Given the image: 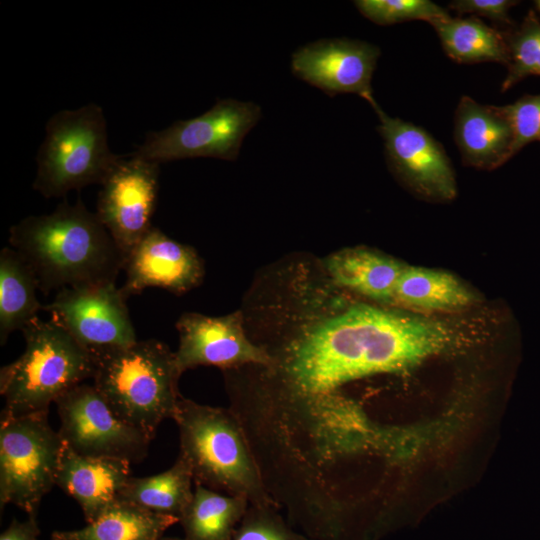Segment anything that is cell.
<instances>
[{
    "label": "cell",
    "mask_w": 540,
    "mask_h": 540,
    "mask_svg": "<svg viewBox=\"0 0 540 540\" xmlns=\"http://www.w3.org/2000/svg\"><path fill=\"white\" fill-rule=\"evenodd\" d=\"M38 284L34 273L11 246L0 251V343L11 333L22 331L38 317L43 305L37 298Z\"/></svg>",
    "instance_id": "44dd1931"
},
{
    "label": "cell",
    "mask_w": 540,
    "mask_h": 540,
    "mask_svg": "<svg viewBox=\"0 0 540 540\" xmlns=\"http://www.w3.org/2000/svg\"><path fill=\"white\" fill-rule=\"evenodd\" d=\"M536 4H537V6H538V8H539V10H540V0L537 1Z\"/></svg>",
    "instance_id": "1f68e13d"
},
{
    "label": "cell",
    "mask_w": 540,
    "mask_h": 540,
    "mask_svg": "<svg viewBox=\"0 0 540 540\" xmlns=\"http://www.w3.org/2000/svg\"><path fill=\"white\" fill-rule=\"evenodd\" d=\"M130 464L116 458L80 455L64 444L56 486L77 501L89 523L118 499L131 477Z\"/></svg>",
    "instance_id": "2e32d148"
},
{
    "label": "cell",
    "mask_w": 540,
    "mask_h": 540,
    "mask_svg": "<svg viewBox=\"0 0 540 540\" xmlns=\"http://www.w3.org/2000/svg\"><path fill=\"white\" fill-rule=\"evenodd\" d=\"M454 136L466 165L493 170L511 158L513 134L502 106L463 96L455 112Z\"/></svg>",
    "instance_id": "e0dca14e"
},
{
    "label": "cell",
    "mask_w": 540,
    "mask_h": 540,
    "mask_svg": "<svg viewBox=\"0 0 540 540\" xmlns=\"http://www.w3.org/2000/svg\"><path fill=\"white\" fill-rule=\"evenodd\" d=\"M451 59L458 63L498 62L507 66L508 46L504 32L476 16L437 20L431 24Z\"/></svg>",
    "instance_id": "603a6c76"
},
{
    "label": "cell",
    "mask_w": 540,
    "mask_h": 540,
    "mask_svg": "<svg viewBox=\"0 0 540 540\" xmlns=\"http://www.w3.org/2000/svg\"><path fill=\"white\" fill-rule=\"evenodd\" d=\"M326 267L340 286L372 300L391 304L406 265L389 256L355 248L332 254L326 261Z\"/></svg>",
    "instance_id": "ac0fdd59"
},
{
    "label": "cell",
    "mask_w": 540,
    "mask_h": 540,
    "mask_svg": "<svg viewBox=\"0 0 540 540\" xmlns=\"http://www.w3.org/2000/svg\"><path fill=\"white\" fill-rule=\"evenodd\" d=\"M127 300L116 283L64 288L43 305V310L95 354L137 341Z\"/></svg>",
    "instance_id": "8fae6325"
},
{
    "label": "cell",
    "mask_w": 540,
    "mask_h": 540,
    "mask_svg": "<svg viewBox=\"0 0 540 540\" xmlns=\"http://www.w3.org/2000/svg\"><path fill=\"white\" fill-rule=\"evenodd\" d=\"M388 164L398 178L423 198L449 201L456 196V180L442 145L423 128L388 116L375 102Z\"/></svg>",
    "instance_id": "7c38bea8"
},
{
    "label": "cell",
    "mask_w": 540,
    "mask_h": 540,
    "mask_svg": "<svg viewBox=\"0 0 540 540\" xmlns=\"http://www.w3.org/2000/svg\"><path fill=\"white\" fill-rule=\"evenodd\" d=\"M24 352L0 369L1 415L48 411L73 387L91 378L94 356L53 320L33 319L21 331Z\"/></svg>",
    "instance_id": "5b68a950"
},
{
    "label": "cell",
    "mask_w": 540,
    "mask_h": 540,
    "mask_svg": "<svg viewBox=\"0 0 540 540\" xmlns=\"http://www.w3.org/2000/svg\"><path fill=\"white\" fill-rule=\"evenodd\" d=\"M159 174L160 164L123 155L101 184L95 213L125 258L153 227Z\"/></svg>",
    "instance_id": "30bf717a"
},
{
    "label": "cell",
    "mask_w": 540,
    "mask_h": 540,
    "mask_svg": "<svg viewBox=\"0 0 540 540\" xmlns=\"http://www.w3.org/2000/svg\"><path fill=\"white\" fill-rule=\"evenodd\" d=\"M380 49L347 38L322 39L300 47L291 61L292 72L303 81L334 96L354 93L373 105L371 79Z\"/></svg>",
    "instance_id": "5bb4252c"
},
{
    "label": "cell",
    "mask_w": 540,
    "mask_h": 540,
    "mask_svg": "<svg viewBox=\"0 0 540 540\" xmlns=\"http://www.w3.org/2000/svg\"><path fill=\"white\" fill-rule=\"evenodd\" d=\"M39 529L35 516L19 522L13 520L8 528L1 534L0 540H39Z\"/></svg>",
    "instance_id": "f546056e"
},
{
    "label": "cell",
    "mask_w": 540,
    "mask_h": 540,
    "mask_svg": "<svg viewBox=\"0 0 540 540\" xmlns=\"http://www.w3.org/2000/svg\"><path fill=\"white\" fill-rule=\"evenodd\" d=\"M122 158L110 150L99 105L91 102L58 111L47 121L36 154L33 189L45 198H58L91 184L101 185Z\"/></svg>",
    "instance_id": "8992f818"
},
{
    "label": "cell",
    "mask_w": 540,
    "mask_h": 540,
    "mask_svg": "<svg viewBox=\"0 0 540 540\" xmlns=\"http://www.w3.org/2000/svg\"><path fill=\"white\" fill-rule=\"evenodd\" d=\"M260 117L255 103L218 100L200 116L148 132L131 155L158 164L198 157L235 160L244 137Z\"/></svg>",
    "instance_id": "ba28073f"
},
{
    "label": "cell",
    "mask_w": 540,
    "mask_h": 540,
    "mask_svg": "<svg viewBox=\"0 0 540 540\" xmlns=\"http://www.w3.org/2000/svg\"><path fill=\"white\" fill-rule=\"evenodd\" d=\"M193 496L180 516L185 540H232L250 503L194 484Z\"/></svg>",
    "instance_id": "7402d4cb"
},
{
    "label": "cell",
    "mask_w": 540,
    "mask_h": 540,
    "mask_svg": "<svg viewBox=\"0 0 540 540\" xmlns=\"http://www.w3.org/2000/svg\"><path fill=\"white\" fill-rule=\"evenodd\" d=\"M242 324L240 312L219 317L181 315L176 323L179 345L174 352L179 373L198 366H215L223 371L248 365L270 367V353L247 338Z\"/></svg>",
    "instance_id": "4fadbf2b"
},
{
    "label": "cell",
    "mask_w": 540,
    "mask_h": 540,
    "mask_svg": "<svg viewBox=\"0 0 540 540\" xmlns=\"http://www.w3.org/2000/svg\"><path fill=\"white\" fill-rule=\"evenodd\" d=\"M508 46V72L502 92L530 75H540V21L529 11L520 27L503 31Z\"/></svg>",
    "instance_id": "d4e9b609"
},
{
    "label": "cell",
    "mask_w": 540,
    "mask_h": 540,
    "mask_svg": "<svg viewBox=\"0 0 540 540\" xmlns=\"http://www.w3.org/2000/svg\"><path fill=\"white\" fill-rule=\"evenodd\" d=\"M179 522L175 516L153 512L117 499L86 526L55 531L52 540H159Z\"/></svg>",
    "instance_id": "d6986e66"
},
{
    "label": "cell",
    "mask_w": 540,
    "mask_h": 540,
    "mask_svg": "<svg viewBox=\"0 0 540 540\" xmlns=\"http://www.w3.org/2000/svg\"><path fill=\"white\" fill-rule=\"evenodd\" d=\"M354 3L364 17L378 25L410 20L432 24L450 16L445 9L428 0H358Z\"/></svg>",
    "instance_id": "484cf974"
},
{
    "label": "cell",
    "mask_w": 540,
    "mask_h": 540,
    "mask_svg": "<svg viewBox=\"0 0 540 540\" xmlns=\"http://www.w3.org/2000/svg\"><path fill=\"white\" fill-rule=\"evenodd\" d=\"M232 540H313L292 528L277 506L250 504Z\"/></svg>",
    "instance_id": "4316f807"
},
{
    "label": "cell",
    "mask_w": 540,
    "mask_h": 540,
    "mask_svg": "<svg viewBox=\"0 0 540 540\" xmlns=\"http://www.w3.org/2000/svg\"><path fill=\"white\" fill-rule=\"evenodd\" d=\"M159 540H185L184 538H177V537H162Z\"/></svg>",
    "instance_id": "4dcf8cb0"
},
{
    "label": "cell",
    "mask_w": 540,
    "mask_h": 540,
    "mask_svg": "<svg viewBox=\"0 0 540 540\" xmlns=\"http://www.w3.org/2000/svg\"><path fill=\"white\" fill-rule=\"evenodd\" d=\"M517 3V1L510 0H455L449 4V7L458 14H475L504 25H510L508 11Z\"/></svg>",
    "instance_id": "f1b7e54d"
},
{
    "label": "cell",
    "mask_w": 540,
    "mask_h": 540,
    "mask_svg": "<svg viewBox=\"0 0 540 540\" xmlns=\"http://www.w3.org/2000/svg\"><path fill=\"white\" fill-rule=\"evenodd\" d=\"M453 340L439 321L358 304L310 328L270 367H261L277 379L268 391L327 394L365 377L408 372Z\"/></svg>",
    "instance_id": "6da1fadb"
},
{
    "label": "cell",
    "mask_w": 540,
    "mask_h": 540,
    "mask_svg": "<svg viewBox=\"0 0 540 540\" xmlns=\"http://www.w3.org/2000/svg\"><path fill=\"white\" fill-rule=\"evenodd\" d=\"M511 125L513 157L525 145L540 141V94L525 95L512 104L502 106Z\"/></svg>",
    "instance_id": "83f0119b"
},
{
    "label": "cell",
    "mask_w": 540,
    "mask_h": 540,
    "mask_svg": "<svg viewBox=\"0 0 540 540\" xmlns=\"http://www.w3.org/2000/svg\"><path fill=\"white\" fill-rule=\"evenodd\" d=\"M48 411L1 415L0 503L35 516L43 497L56 485L64 442L48 422Z\"/></svg>",
    "instance_id": "52a82bcc"
},
{
    "label": "cell",
    "mask_w": 540,
    "mask_h": 540,
    "mask_svg": "<svg viewBox=\"0 0 540 540\" xmlns=\"http://www.w3.org/2000/svg\"><path fill=\"white\" fill-rule=\"evenodd\" d=\"M93 356L94 387L118 417L153 440L159 425L174 418L181 396L174 352L148 339Z\"/></svg>",
    "instance_id": "277c9868"
},
{
    "label": "cell",
    "mask_w": 540,
    "mask_h": 540,
    "mask_svg": "<svg viewBox=\"0 0 540 540\" xmlns=\"http://www.w3.org/2000/svg\"><path fill=\"white\" fill-rule=\"evenodd\" d=\"M9 246L35 275L45 295L64 288L116 283L125 256L109 232L78 199L53 212L31 215L9 230Z\"/></svg>",
    "instance_id": "7a4b0ae2"
},
{
    "label": "cell",
    "mask_w": 540,
    "mask_h": 540,
    "mask_svg": "<svg viewBox=\"0 0 540 540\" xmlns=\"http://www.w3.org/2000/svg\"><path fill=\"white\" fill-rule=\"evenodd\" d=\"M125 281L120 287L128 299L157 287L181 294L196 287L204 276L196 251L152 227L125 258Z\"/></svg>",
    "instance_id": "9a60e30c"
},
{
    "label": "cell",
    "mask_w": 540,
    "mask_h": 540,
    "mask_svg": "<svg viewBox=\"0 0 540 540\" xmlns=\"http://www.w3.org/2000/svg\"><path fill=\"white\" fill-rule=\"evenodd\" d=\"M55 404L58 432L72 451L130 463H139L147 456L151 439L118 417L93 384L73 387Z\"/></svg>",
    "instance_id": "9c48e42d"
},
{
    "label": "cell",
    "mask_w": 540,
    "mask_h": 540,
    "mask_svg": "<svg viewBox=\"0 0 540 540\" xmlns=\"http://www.w3.org/2000/svg\"><path fill=\"white\" fill-rule=\"evenodd\" d=\"M473 301L472 291L454 275L406 266L391 304L416 312H447L467 307Z\"/></svg>",
    "instance_id": "ffe728a7"
},
{
    "label": "cell",
    "mask_w": 540,
    "mask_h": 540,
    "mask_svg": "<svg viewBox=\"0 0 540 540\" xmlns=\"http://www.w3.org/2000/svg\"><path fill=\"white\" fill-rule=\"evenodd\" d=\"M173 420L179 431V456L189 465L195 484L245 497L252 505L277 506L241 422L230 408L180 396Z\"/></svg>",
    "instance_id": "3957f363"
},
{
    "label": "cell",
    "mask_w": 540,
    "mask_h": 540,
    "mask_svg": "<svg viewBox=\"0 0 540 540\" xmlns=\"http://www.w3.org/2000/svg\"><path fill=\"white\" fill-rule=\"evenodd\" d=\"M194 478L186 461L178 456L167 470L152 476L130 477L118 499L156 513L180 519L193 496Z\"/></svg>",
    "instance_id": "cb8c5ba5"
}]
</instances>
